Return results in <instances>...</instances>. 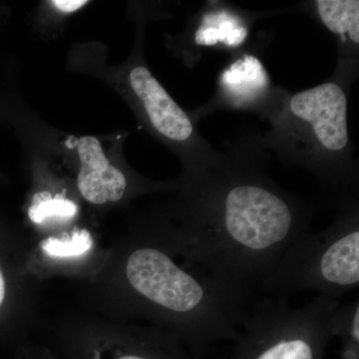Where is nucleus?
Listing matches in <instances>:
<instances>
[{
	"label": "nucleus",
	"instance_id": "1",
	"mask_svg": "<svg viewBox=\"0 0 359 359\" xmlns=\"http://www.w3.org/2000/svg\"><path fill=\"white\" fill-rule=\"evenodd\" d=\"M259 136L238 135L224 166L189 169L180 236L191 263L250 302L325 204L269 178Z\"/></svg>",
	"mask_w": 359,
	"mask_h": 359
},
{
	"label": "nucleus",
	"instance_id": "2",
	"mask_svg": "<svg viewBox=\"0 0 359 359\" xmlns=\"http://www.w3.org/2000/svg\"><path fill=\"white\" fill-rule=\"evenodd\" d=\"M349 89L330 79L290 93L282 88L259 135L264 152L313 175L332 202L358 195V162L348 131Z\"/></svg>",
	"mask_w": 359,
	"mask_h": 359
},
{
	"label": "nucleus",
	"instance_id": "3",
	"mask_svg": "<svg viewBox=\"0 0 359 359\" xmlns=\"http://www.w3.org/2000/svg\"><path fill=\"white\" fill-rule=\"evenodd\" d=\"M332 223L318 233L295 238L259 292L287 299L313 292L340 299L359 285L358 195L340 200Z\"/></svg>",
	"mask_w": 359,
	"mask_h": 359
},
{
	"label": "nucleus",
	"instance_id": "4",
	"mask_svg": "<svg viewBox=\"0 0 359 359\" xmlns=\"http://www.w3.org/2000/svg\"><path fill=\"white\" fill-rule=\"evenodd\" d=\"M282 87L273 86L268 71L252 53H241L219 75L209 102L198 110V118L216 110L250 111L264 120L280 95Z\"/></svg>",
	"mask_w": 359,
	"mask_h": 359
},
{
	"label": "nucleus",
	"instance_id": "5",
	"mask_svg": "<svg viewBox=\"0 0 359 359\" xmlns=\"http://www.w3.org/2000/svg\"><path fill=\"white\" fill-rule=\"evenodd\" d=\"M314 18L335 37L337 69L332 79L351 89L358 75V0H316L309 2Z\"/></svg>",
	"mask_w": 359,
	"mask_h": 359
},
{
	"label": "nucleus",
	"instance_id": "6",
	"mask_svg": "<svg viewBox=\"0 0 359 359\" xmlns=\"http://www.w3.org/2000/svg\"><path fill=\"white\" fill-rule=\"evenodd\" d=\"M78 154L81 170L77 185L85 199L95 205L121 200L127 189L126 177L104 155L98 139L91 136L80 139Z\"/></svg>",
	"mask_w": 359,
	"mask_h": 359
},
{
	"label": "nucleus",
	"instance_id": "7",
	"mask_svg": "<svg viewBox=\"0 0 359 359\" xmlns=\"http://www.w3.org/2000/svg\"><path fill=\"white\" fill-rule=\"evenodd\" d=\"M203 7L195 32L194 45L238 49L249 37L250 26L259 14L244 11L224 2H208Z\"/></svg>",
	"mask_w": 359,
	"mask_h": 359
},
{
	"label": "nucleus",
	"instance_id": "8",
	"mask_svg": "<svg viewBox=\"0 0 359 359\" xmlns=\"http://www.w3.org/2000/svg\"><path fill=\"white\" fill-rule=\"evenodd\" d=\"M77 214V205L65 198H52L48 192L36 194L28 210V216L33 223L40 224L48 218H71Z\"/></svg>",
	"mask_w": 359,
	"mask_h": 359
},
{
	"label": "nucleus",
	"instance_id": "9",
	"mask_svg": "<svg viewBox=\"0 0 359 359\" xmlns=\"http://www.w3.org/2000/svg\"><path fill=\"white\" fill-rule=\"evenodd\" d=\"M93 245L91 235L87 230L75 231L71 240L61 241L48 238L41 243L45 254L54 257H71L81 256L91 250Z\"/></svg>",
	"mask_w": 359,
	"mask_h": 359
},
{
	"label": "nucleus",
	"instance_id": "10",
	"mask_svg": "<svg viewBox=\"0 0 359 359\" xmlns=\"http://www.w3.org/2000/svg\"><path fill=\"white\" fill-rule=\"evenodd\" d=\"M87 4L88 1H83V0H54V1H51L52 6H55L62 13H74Z\"/></svg>",
	"mask_w": 359,
	"mask_h": 359
},
{
	"label": "nucleus",
	"instance_id": "11",
	"mask_svg": "<svg viewBox=\"0 0 359 359\" xmlns=\"http://www.w3.org/2000/svg\"><path fill=\"white\" fill-rule=\"evenodd\" d=\"M4 295H6V283H4V275H2L1 269H0V306L4 302Z\"/></svg>",
	"mask_w": 359,
	"mask_h": 359
},
{
	"label": "nucleus",
	"instance_id": "12",
	"mask_svg": "<svg viewBox=\"0 0 359 359\" xmlns=\"http://www.w3.org/2000/svg\"><path fill=\"white\" fill-rule=\"evenodd\" d=\"M119 359H150V358H143V356H139V355H127V356H123V358H120Z\"/></svg>",
	"mask_w": 359,
	"mask_h": 359
}]
</instances>
